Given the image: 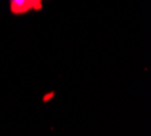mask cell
<instances>
[{
	"label": "cell",
	"instance_id": "cell-1",
	"mask_svg": "<svg viewBox=\"0 0 151 136\" xmlns=\"http://www.w3.org/2000/svg\"><path fill=\"white\" fill-rule=\"evenodd\" d=\"M42 0H10V10L12 14L21 15L32 10H41Z\"/></svg>",
	"mask_w": 151,
	"mask_h": 136
}]
</instances>
